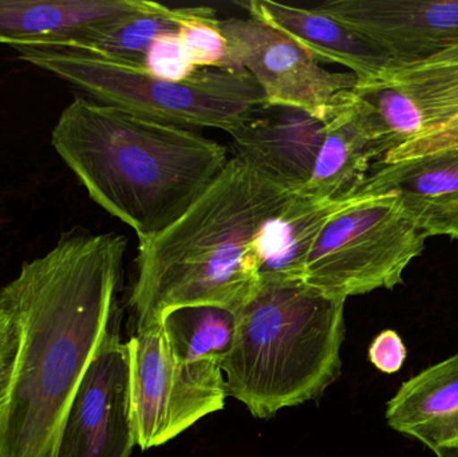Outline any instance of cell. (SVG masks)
Masks as SVG:
<instances>
[{
	"instance_id": "cell-1",
	"label": "cell",
	"mask_w": 458,
	"mask_h": 457,
	"mask_svg": "<svg viewBox=\"0 0 458 457\" xmlns=\"http://www.w3.org/2000/svg\"><path fill=\"white\" fill-rule=\"evenodd\" d=\"M128 241L72 230L0 290L18 330L0 457H56L64 420L102 343L117 326Z\"/></svg>"
},
{
	"instance_id": "cell-2",
	"label": "cell",
	"mask_w": 458,
	"mask_h": 457,
	"mask_svg": "<svg viewBox=\"0 0 458 457\" xmlns=\"http://www.w3.org/2000/svg\"><path fill=\"white\" fill-rule=\"evenodd\" d=\"M296 190L232 156L182 216L139 241L129 298L136 332L172 309L242 308L260 286L261 231Z\"/></svg>"
},
{
	"instance_id": "cell-3",
	"label": "cell",
	"mask_w": 458,
	"mask_h": 457,
	"mask_svg": "<svg viewBox=\"0 0 458 457\" xmlns=\"http://www.w3.org/2000/svg\"><path fill=\"white\" fill-rule=\"evenodd\" d=\"M51 144L89 196L139 241L174 224L231 158L227 147L192 129L85 97L61 113Z\"/></svg>"
},
{
	"instance_id": "cell-4",
	"label": "cell",
	"mask_w": 458,
	"mask_h": 457,
	"mask_svg": "<svg viewBox=\"0 0 458 457\" xmlns=\"http://www.w3.org/2000/svg\"><path fill=\"white\" fill-rule=\"evenodd\" d=\"M344 305L303 281L260 284L234 313L227 396L260 420L319 399L341 376Z\"/></svg>"
},
{
	"instance_id": "cell-5",
	"label": "cell",
	"mask_w": 458,
	"mask_h": 457,
	"mask_svg": "<svg viewBox=\"0 0 458 457\" xmlns=\"http://www.w3.org/2000/svg\"><path fill=\"white\" fill-rule=\"evenodd\" d=\"M21 61L50 72L94 101L182 128L231 133L266 97L242 69L199 70L180 82L64 46H15Z\"/></svg>"
},
{
	"instance_id": "cell-6",
	"label": "cell",
	"mask_w": 458,
	"mask_h": 457,
	"mask_svg": "<svg viewBox=\"0 0 458 457\" xmlns=\"http://www.w3.org/2000/svg\"><path fill=\"white\" fill-rule=\"evenodd\" d=\"M427 239L393 193H355L318 236L303 282L344 300L393 290L403 284L406 268L424 252Z\"/></svg>"
},
{
	"instance_id": "cell-7",
	"label": "cell",
	"mask_w": 458,
	"mask_h": 457,
	"mask_svg": "<svg viewBox=\"0 0 458 457\" xmlns=\"http://www.w3.org/2000/svg\"><path fill=\"white\" fill-rule=\"evenodd\" d=\"M131 404L137 447H161L225 408V373L217 365L179 359L161 325L129 338Z\"/></svg>"
},
{
	"instance_id": "cell-8",
	"label": "cell",
	"mask_w": 458,
	"mask_h": 457,
	"mask_svg": "<svg viewBox=\"0 0 458 457\" xmlns=\"http://www.w3.org/2000/svg\"><path fill=\"white\" fill-rule=\"evenodd\" d=\"M233 69L250 72L267 104L299 107L326 121L360 80L325 69L309 51L274 27L250 18L220 19Z\"/></svg>"
},
{
	"instance_id": "cell-9",
	"label": "cell",
	"mask_w": 458,
	"mask_h": 457,
	"mask_svg": "<svg viewBox=\"0 0 458 457\" xmlns=\"http://www.w3.org/2000/svg\"><path fill=\"white\" fill-rule=\"evenodd\" d=\"M134 447L129 346L115 326L81 381L56 457H131Z\"/></svg>"
},
{
	"instance_id": "cell-10",
	"label": "cell",
	"mask_w": 458,
	"mask_h": 457,
	"mask_svg": "<svg viewBox=\"0 0 458 457\" xmlns=\"http://www.w3.org/2000/svg\"><path fill=\"white\" fill-rule=\"evenodd\" d=\"M317 8L377 43L394 67L458 46V0H330Z\"/></svg>"
},
{
	"instance_id": "cell-11",
	"label": "cell",
	"mask_w": 458,
	"mask_h": 457,
	"mask_svg": "<svg viewBox=\"0 0 458 457\" xmlns=\"http://www.w3.org/2000/svg\"><path fill=\"white\" fill-rule=\"evenodd\" d=\"M392 150L378 118L350 90L325 121V134L314 171L301 192L318 200L354 196L371 168Z\"/></svg>"
},
{
	"instance_id": "cell-12",
	"label": "cell",
	"mask_w": 458,
	"mask_h": 457,
	"mask_svg": "<svg viewBox=\"0 0 458 457\" xmlns=\"http://www.w3.org/2000/svg\"><path fill=\"white\" fill-rule=\"evenodd\" d=\"M325 121L306 110L266 104L228 133L233 157L301 190L314 171Z\"/></svg>"
},
{
	"instance_id": "cell-13",
	"label": "cell",
	"mask_w": 458,
	"mask_h": 457,
	"mask_svg": "<svg viewBox=\"0 0 458 457\" xmlns=\"http://www.w3.org/2000/svg\"><path fill=\"white\" fill-rule=\"evenodd\" d=\"M386 192L427 238L458 241V149L376 164L357 193Z\"/></svg>"
},
{
	"instance_id": "cell-14",
	"label": "cell",
	"mask_w": 458,
	"mask_h": 457,
	"mask_svg": "<svg viewBox=\"0 0 458 457\" xmlns=\"http://www.w3.org/2000/svg\"><path fill=\"white\" fill-rule=\"evenodd\" d=\"M244 7L258 19L290 37L315 59L347 67L360 82L382 80L394 67L373 40L319 8L295 7L272 0H250Z\"/></svg>"
},
{
	"instance_id": "cell-15",
	"label": "cell",
	"mask_w": 458,
	"mask_h": 457,
	"mask_svg": "<svg viewBox=\"0 0 458 457\" xmlns=\"http://www.w3.org/2000/svg\"><path fill=\"white\" fill-rule=\"evenodd\" d=\"M149 0H0V45H62Z\"/></svg>"
},
{
	"instance_id": "cell-16",
	"label": "cell",
	"mask_w": 458,
	"mask_h": 457,
	"mask_svg": "<svg viewBox=\"0 0 458 457\" xmlns=\"http://www.w3.org/2000/svg\"><path fill=\"white\" fill-rule=\"evenodd\" d=\"M385 419L393 431L432 453L458 442V353L405 381Z\"/></svg>"
},
{
	"instance_id": "cell-17",
	"label": "cell",
	"mask_w": 458,
	"mask_h": 457,
	"mask_svg": "<svg viewBox=\"0 0 458 457\" xmlns=\"http://www.w3.org/2000/svg\"><path fill=\"white\" fill-rule=\"evenodd\" d=\"M346 199L318 200L296 190L261 231L260 284L303 281L318 236Z\"/></svg>"
},
{
	"instance_id": "cell-18",
	"label": "cell",
	"mask_w": 458,
	"mask_h": 457,
	"mask_svg": "<svg viewBox=\"0 0 458 457\" xmlns=\"http://www.w3.org/2000/svg\"><path fill=\"white\" fill-rule=\"evenodd\" d=\"M195 7H168L152 2L149 7L91 27L74 39L62 45L77 48L107 61L144 69V59L156 38L179 31L180 21Z\"/></svg>"
},
{
	"instance_id": "cell-19",
	"label": "cell",
	"mask_w": 458,
	"mask_h": 457,
	"mask_svg": "<svg viewBox=\"0 0 458 457\" xmlns=\"http://www.w3.org/2000/svg\"><path fill=\"white\" fill-rule=\"evenodd\" d=\"M158 324L179 359L222 367L233 343L236 316L217 306L172 309Z\"/></svg>"
},
{
	"instance_id": "cell-20",
	"label": "cell",
	"mask_w": 458,
	"mask_h": 457,
	"mask_svg": "<svg viewBox=\"0 0 458 457\" xmlns=\"http://www.w3.org/2000/svg\"><path fill=\"white\" fill-rule=\"evenodd\" d=\"M382 80L408 94L419 105L427 128L458 113V62L392 67Z\"/></svg>"
},
{
	"instance_id": "cell-21",
	"label": "cell",
	"mask_w": 458,
	"mask_h": 457,
	"mask_svg": "<svg viewBox=\"0 0 458 457\" xmlns=\"http://www.w3.org/2000/svg\"><path fill=\"white\" fill-rule=\"evenodd\" d=\"M352 91L371 107L386 133L392 150L419 136L427 128L419 105L386 80L360 82Z\"/></svg>"
},
{
	"instance_id": "cell-22",
	"label": "cell",
	"mask_w": 458,
	"mask_h": 457,
	"mask_svg": "<svg viewBox=\"0 0 458 457\" xmlns=\"http://www.w3.org/2000/svg\"><path fill=\"white\" fill-rule=\"evenodd\" d=\"M216 11L195 7L180 21L179 34L191 63L198 70L233 69L227 38L223 34Z\"/></svg>"
},
{
	"instance_id": "cell-23",
	"label": "cell",
	"mask_w": 458,
	"mask_h": 457,
	"mask_svg": "<svg viewBox=\"0 0 458 457\" xmlns=\"http://www.w3.org/2000/svg\"><path fill=\"white\" fill-rule=\"evenodd\" d=\"M144 70L166 80H188L199 72L188 58L177 32H168L156 38L144 59Z\"/></svg>"
},
{
	"instance_id": "cell-24",
	"label": "cell",
	"mask_w": 458,
	"mask_h": 457,
	"mask_svg": "<svg viewBox=\"0 0 458 457\" xmlns=\"http://www.w3.org/2000/svg\"><path fill=\"white\" fill-rule=\"evenodd\" d=\"M452 149H458V113L449 120L428 126L419 136L395 148L377 164L398 163Z\"/></svg>"
},
{
	"instance_id": "cell-25",
	"label": "cell",
	"mask_w": 458,
	"mask_h": 457,
	"mask_svg": "<svg viewBox=\"0 0 458 457\" xmlns=\"http://www.w3.org/2000/svg\"><path fill=\"white\" fill-rule=\"evenodd\" d=\"M369 361L385 375H395L403 369L408 359V349L395 330L379 333L369 346Z\"/></svg>"
},
{
	"instance_id": "cell-26",
	"label": "cell",
	"mask_w": 458,
	"mask_h": 457,
	"mask_svg": "<svg viewBox=\"0 0 458 457\" xmlns=\"http://www.w3.org/2000/svg\"><path fill=\"white\" fill-rule=\"evenodd\" d=\"M18 343V330L15 324L0 308V369L15 360Z\"/></svg>"
},
{
	"instance_id": "cell-27",
	"label": "cell",
	"mask_w": 458,
	"mask_h": 457,
	"mask_svg": "<svg viewBox=\"0 0 458 457\" xmlns=\"http://www.w3.org/2000/svg\"><path fill=\"white\" fill-rule=\"evenodd\" d=\"M13 361L7 367L0 369V418L4 412L5 405L8 402V394H10L11 378H13Z\"/></svg>"
},
{
	"instance_id": "cell-28",
	"label": "cell",
	"mask_w": 458,
	"mask_h": 457,
	"mask_svg": "<svg viewBox=\"0 0 458 457\" xmlns=\"http://www.w3.org/2000/svg\"><path fill=\"white\" fill-rule=\"evenodd\" d=\"M454 62H458V46L435 56L432 61L427 62V63H454Z\"/></svg>"
},
{
	"instance_id": "cell-29",
	"label": "cell",
	"mask_w": 458,
	"mask_h": 457,
	"mask_svg": "<svg viewBox=\"0 0 458 457\" xmlns=\"http://www.w3.org/2000/svg\"><path fill=\"white\" fill-rule=\"evenodd\" d=\"M433 453L436 457H458V443L445 445V447L440 448Z\"/></svg>"
},
{
	"instance_id": "cell-30",
	"label": "cell",
	"mask_w": 458,
	"mask_h": 457,
	"mask_svg": "<svg viewBox=\"0 0 458 457\" xmlns=\"http://www.w3.org/2000/svg\"><path fill=\"white\" fill-rule=\"evenodd\" d=\"M456 443H458V442H456ZM452 444H454V443H452ZM448 445H449V444H448Z\"/></svg>"
}]
</instances>
